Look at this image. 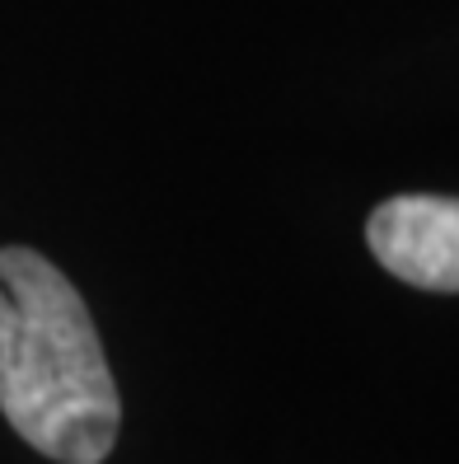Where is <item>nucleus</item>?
I'll list each match as a JSON object with an SVG mask.
<instances>
[{
    "label": "nucleus",
    "mask_w": 459,
    "mask_h": 464,
    "mask_svg": "<svg viewBox=\"0 0 459 464\" xmlns=\"http://www.w3.org/2000/svg\"><path fill=\"white\" fill-rule=\"evenodd\" d=\"M0 413L38 455L103 464L122 399L80 291L33 249H0Z\"/></svg>",
    "instance_id": "1"
},
{
    "label": "nucleus",
    "mask_w": 459,
    "mask_h": 464,
    "mask_svg": "<svg viewBox=\"0 0 459 464\" xmlns=\"http://www.w3.org/2000/svg\"><path fill=\"white\" fill-rule=\"evenodd\" d=\"M366 244L398 282L422 291H459V198H389L370 211Z\"/></svg>",
    "instance_id": "2"
}]
</instances>
